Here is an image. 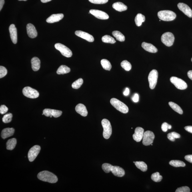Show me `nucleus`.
<instances>
[{
  "label": "nucleus",
  "mask_w": 192,
  "mask_h": 192,
  "mask_svg": "<svg viewBox=\"0 0 192 192\" xmlns=\"http://www.w3.org/2000/svg\"><path fill=\"white\" fill-rule=\"evenodd\" d=\"M130 93V90L128 88H126L125 91H124L123 95L125 96H128L129 95Z\"/></svg>",
  "instance_id": "nucleus-49"
},
{
  "label": "nucleus",
  "mask_w": 192,
  "mask_h": 192,
  "mask_svg": "<svg viewBox=\"0 0 192 192\" xmlns=\"http://www.w3.org/2000/svg\"><path fill=\"white\" fill-rule=\"evenodd\" d=\"M174 40L175 37L173 34L170 32H166L162 36V42L168 47L171 46L173 45Z\"/></svg>",
  "instance_id": "nucleus-5"
},
{
  "label": "nucleus",
  "mask_w": 192,
  "mask_h": 192,
  "mask_svg": "<svg viewBox=\"0 0 192 192\" xmlns=\"http://www.w3.org/2000/svg\"><path fill=\"white\" fill-rule=\"evenodd\" d=\"M184 129L187 131L192 133V126H187L185 127Z\"/></svg>",
  "instance_id": "nucleus-48"
},
{
  "label": "nucleus",
  "mask_w": 192,
  "mask_h": 192,
  "mask_svg": "<svg viewBox=\"0 0 192 192\" xmlns=\"http://www.w3.org/2000/svg\"><path fill=\"white\" fill-rule=\"evenodd\" d=\"M178 7L188 17L192 18V10L187 5L184 3H180L178 4Z\"/></svg>",
  "instance_id": "nucleus-14"
},
{
  "label": "nucleus",
  "mask_w": 192,
  "mask_h": 192,
  "mask_svg": "<svg viewBox=\"0 0 192 192\" xmlns=\"http://www.w3.org/2000/svg\"><path fill=\"white\" fill-rule=\"evenodd\" d=\"M109 0H89L91 2L95 4H104L107 3Z\"/></svg>",
  "instance_id": "nucleus-44"
},
{
  "label": "nucleus",
  "mask_w": 192,
  "mask_h": 192,
  "mask_svg": "<svg viewBox=\"0 0 192 192\" xmlns=\"http://www.w3.org/2000/svg\"><path fill=\"white\" fill-rule=\"evenodd\" d=\"M52 0H41L42 3H46L51 1Z\"/></svg>",
  "instance_id": "nucleus-52"
},
{
  "label": "nucleus",
  "mask_w": 192,
  "mask_h": 192,
  "mask_svg": "<svg viewBox=\"0 0 192 192\" xmlns=\"http://www.w3.org/2000/svg\"><path fill=\"white\" fill-rule=\"evenodd\" d=\"M37 178L41 181L51 183H55L58 181L57 176L47 171L40 172L38 174Z\"/></svg>",
  "instance_id": "nucleus-1"
},
{
  "label": "nucleus",
  "mask_w": 192,
  "mask_h": 192,
  "mask_svg": "<svg viewBox=\"0 0 192 192\" xmlns=\"http://www.w3.org/2000/svg\"><path fill=\"white\" fill-rule=\"evenodd\" d=\"M144 133V130L141 127H137L136 128L135 133L133 135L134 140L137 142H139L143 139Z\"/></svg>",
  "instance_id": "nucleus-17"
},
{
  "label": "nucleus",
  "mask_w": 192,
  "mask_h": 192,
  "mask_svg": "<svg viewBox=\"0 0 192 192\" xmlns=\"http://www.w3.org/2000/svg\"><path fill=\"white\" fill-rule=\"evenodd\" d=\"M135 165L138 169H140L142 171L145 172L147 171V166L143 162H136Z\"/></svg>",
  "instance_id": "nucleus-31"
},
{
  "label": "nucleus",
  "mask_w": 192,
  "mask_h": 192,
  "mask_svg": "<svg viewBox=\"0 0 192 192\" xmlns=\"http://www.w3.org/2000/svg\"><path fill=\"white\" fill-rule=\"evenodd\" d=\"M169 165L174 167H184L185 166V164L183 162L179 160H172L169 163Z\"/></svg>",
  "instance_id": "nucleus-32"
},
{
  "label": "nucleus",
  "mask_w": 192,
  "mask_h": 192,
  "mask_svg": "<svg viewBox=\"0 0 192 192\" xmlns=\"http://www.w3.org/2000/svg\"><path fill=\"white\" fill-rule=\"evenodd\" d=\"M110 170L112 173L116 177H122L125 175L124 170L119 166L111 165Z\"/></svg>",
  "instance_id": "nucleus-15"
},
{
  "label": "nucleus",
  "mask_w": 192,
  "mask_h": 192,
  "mask_svg": "<svg viewBox=\"0 0 192 192\" xmlns=\"http://www.w3.org/2000/svg\"><path fill=\"white\" fill-rule=\"evenodd\" d=\"M169 105L174 111L177 112V113H179L180 114H183V110L177 104L171 101L169 103Z\"/></svg>",
  "instance_id": "nucleus-30"
},
{
  "label": "nucleus",
  "mask_w": 192,
  "mask_h": 192,
  "mask_svg": "<svg viewBox=\"0 0 192 192\" xmlns=\"http://www.w3.org/2000/svg\"><path fill=\"white\" fill-rule=\"evenodd\" d=\"M151 178L152 180L155 182L161 181L163 178L162 176L160 175L158 172L153 173L151 175Z\"/></svg>",
  "instance_id": "nucleus-36"
},
{
  "label": "nucleus",
  "mask_w": 192,
  "mask_h": 192,
  "mask_svg": "<svg viewBox=\"0 0 192 192\" xmlns=\"http://www.w3.org/2000/svg\"><path fill=\"white\" fill-rule=\"evenodd\" d=\"M75 35L78 37L82 38L86 40L89 42H93L94 40V39L93 36L90 35V34L80 30H77L75 32Z\"/></svg>",
  "instance_id": "nucleus-16"
},
{
  "label": "nucleus",
  "mask_w": 192,
  "mask_h": 192,
  "mask_svg": "<svg viewBox=\"0 0 192 192\" xmlns=\"http://www.w3.org/2000/svg\"><path fill=\"white\" fill-rule=\"evenodd\" d=\"M12 114L10 113H8L4 116L2 118V121L5 123H10L12 120Z\"/></svg>",
  "instance_id": "nucleus-39"
},
{
  "label": "nucleus",
  "mask_w": 192,
  "mask_h": 192,
  "mask_svg": "<svg viewBox=\"0 0 192 192\" xmlns=\"http://www.w3.org/2000/svg\"><path fill=\"white\" fill-rule=\"evenodd\" d=\"M64 17L63 14H54L50 16L46 20V22L49 23H53L61 21Z\"/></svg>",
  "instance_id": "nucleus-20"
},
{
  "label": "nucleus",
  "mask_w": 192,
  "mask_h": 192,
  "mask_svg": "<svg viewBox=\"0 0 192 192\" xmlns=\"http://www.w3.org/2000/svg\"><path fill=\"white\" fill-rule=\"evenodd\" d=\"M176 192H190V189L188 187L185 186L178 188L175 191Z\"/></svg>",
  "instance_id": "nucleus-43"
},
{
  "label": "nucleus",
  "mask_w": 192,
  "mask_h": 192,
  "mask_svg": "<svg viewBox=\"0 0 192 192\" xmlns=\"http://www.w3.org/2000/svg\"><path fill=\"white\" fill-rule=\"evenodd\" d=\"M83 83V80L82 78H79L75 81L72 84V87L73 89H78L81 86Z\"/></svg>",
  "instance_id": "nucleus-38"
},
{
  "label": "nucleus",
  "mask_w": 192,
  "mask_h": 192,
  "mask_svg": "<svg viewBox=\"0 0 192 192\" xmlns=\"http://www.w3.org/2000/svg\"><path fill=\"white\" fill-rule=\"evenodd\" d=\"M18 1H27V0H18Z\"/></svg>",
  "instance_id": "nucleus-53"
},
{
  "label": "nucleus",
  "mask_w": 192,
  "mask_h": 192,
  "mask_svg": "<svg viewBox=\"0 0 192 192\" xmlns=\"http://www.w3.org/2000/svg\"><path fill=\"white\" fill-rule=\"evenodd\" d=\"M40 150V147L38 145L34 146L30 149L28 154V158L30 162H33L35 159L39 155Z\"/></svg>",
  "instance_id": "nucleus-11"
},
{
  "label": "nucleus",
  "mask_w": 192,
  "mask_h": 192,
  "mask_svg": "<svg viewBox=\"0 0 192 192\" xmlns=\"http://www.w3.org/2000/svg\"><path fill=\"white\" fill-rule=\"evenodd\" d=\"M76 111L83 117H86L88 115V112L85 106L82 104H78L75 108Z\"/></svg>",
  "instance_id": "nucleus-21"
},
{
  "label": "nucleus",
  "mask_w": 192,
  "mask_h": 192,
  "mask_svg": "<svg viewBox=\"0 0 192 192\" xmlns=\"http://www.w3.org/2000/svg\"><path fill=\"white\" fill-rule=\"evenodd\" d=\"M43 113L47 117H50L51 118L53 117H54L57 118L60 117L62 112L61 111L58 110L45 109L43 110Z\"/></svg>",
  "instance_id": "nucleus-13"
},
{
  "label": "nucleus",
  "mask_w": 192,
  "mask_h": 192,
  "mask_svg": "<svg viewBox=\"0 0 192 192\" xmlns=\"http://www.w3.org/2000/svg\"><path fill=\"white\" fill-rule=\"evenodd\" d=\"M104 129L103 136L106 139H109L112 134V129L110 123L107 119H104L101 121Z\"/></svg>",
  "instance_id": "nucleus-4"
},
{
  "label": "nucleus",
  "mask_w": 192,
  "mask_h": 192,
  "mask_svg": "<svg viewBox=\"0 0 192 192\" xmlns=\"http://www.w3.org/2000/svg\"><path fill=\"white\" fill-rule=\"evenodd\" d=\"M155 136L152 132L146 131L144 133L142 143L144 145L149 146L152 144L155 139Z\"/></svg>",
  "instance_id": "nucleus-10"
},
{
  "label": "nucleus",
  "mask_w": 192,
  "mask_h": 192,
  "mask_svg": "<svg viewBox=\"0 0 192 192\" xmlns=\"http://www.w3.org/2000/svg\"><path fill=\"white\" fill-rule=\"evenodd\" d=\"M112 34L115 37L117 40L120 42L124 41L125 37L120 32L118 31H114L112 33Z\"/></svg>",
  "instance_id": "nucleus-29"
},
{
  "label": "nucleus",
  "mask_w": 192,
  "mask_h": 192,
  "mask_svg": "<svg viewBox=\"0 0 192 192\" xmlns=\"http://www.w3.org/2000/svg\"><path fill=\"white\" fill-rule=\"evenodd\" d=\"M22 91L23 95L29 98H37L39 96V92L37 90L30 87H27L24 88Z\"/></svg>",
  "instance_id": "nucleus-6"
},
{
  "label": "nucleus",
  "mask_w": 192,
  "mask_h": 192,
  "mask_svg": "<svg viewBox=\"0 0 192 192\" xmlns=\"http://www.w3.org/2000/svg\"><path fill=\"white\" fill-rule=\"evenodd\" d=\"M102 41L104 43L114 44L116 41L114 39L113 37L108 35H105L102 37Z\"/></svg>",
  "instance_id": "nucleus-34"
},
{
  "label": "nucleus",
  "mask_w": 192,
  "mask_h": 192,
  "mask_svg": "<svg viewBox=\"0 0 192 192\" xmlns=\"http://www.w3.org/2000/svg\"><path fill=\"white\" fill-rule=\"evenodd\" d=\"M135 162H133V163H135Z\"/></svg>",
  "instance_id": "nucleus-54"
},
{
  "label": "nucleus",
  "mask_w": 192,
  "mask_h": 192,
  "mask_svg": "<svg viewBox=\"0 0 192 192\" xmlns=\"http://www.w3.org/2000/svg\"><path fill=\"white\" fill-rule=\"evenodd\" d=\"M55 48L60 52L62 55L66 57L69 58L72 56V53L69 48L60 43H56Z\"/></svg>",
  "instance_id": "nucleus-9"
},
{
  "label": "nucleus",
  "mask_w": 192,
  "mask_h": 192,
  "mask_svg": "<svg viewBox=\"0 0 192 192\" xmlns=\"http://www.w3.org/2000/svg\"><path fill=\"white\" fill-rule=\"evenodd\" d=\"M40 61L38 58L34 57L31 60L32 69L34 71L39 70L40 67Z\"/></svg>",
  "instance_id": "nucleus-24"
},
{
  "label": "nucleus",
  "mask_w": 192,
  "mask_h": 192,
  "mask_svg": "<svg viewBox=\"0 0 192 192\" xmlns=\"http://www.w3.org/2000/svg\"><path fill=\"white\" fill-rule=\"evenodd\" d=\"M111 104L117 110L123 114H126L129 112V108L125 104L117 99L113 98L110 100Z\"/></svg>",
  "instance_id": "nucleus-3"
},
{
  "label": "nucleus",
  "mask_w": 192,
  "mask_h": 192,
  "mask_svg": "<svg viewBox=\"0 0 192 192\" xmlns=\"http://www.w3.org/2000/svg\"><path fill=\"white\" fill-rule=\"evenodd\" d=\"M170 81L178 89L184 90L187 89V83L183 80L178 78L172 77L170 78Z\"/></svg>",
  "instance_id": "nucleus-8"
},
{
  "label": "nucleus",
  "mask_w": 192,
  "mask_h": 192,
  "mask_svg": "<svg viewBox=\"0 0 192 192\" xmlns=\"http://www.w3.org/2000/svg\"><path fill=\"white\" fill-rule=\"evenodd\" d=\"M17 143V140L15 138L8 140L7 143V149L12 150L15 147Z\"/></svg>",
  "instance_id": "nucleus-28"
},
{
  "label": "nucleus",
  "mask_w": 192,
  "mask_h": 192,
  "mask_svg": "<svg viewBox=\"0 0 192 192\" xmlns=\"http://www.w3.org/2000/svg\"><path fill=\"white\" fill-rule=\"evenodd\" d=\"M8 71L5 67L1 66H0V78H2L5 77L7 75Z\"/></svg>",
  "instance_id": "nucleus-41"
},
{
  "label": "nucleus",
  "mask_w": 192,
  "mask_h": 192,
  "mask_svg": "<svg viewBox=\"0 0 192 192\" xmlns=\"http://www.w3.org/2000/svg\"><path fill=\"white\" fill-rule=\"evenodd\" d=\"M101 64L104 69L106 70H110L112 67L111 64L107 59H102L101 61Z\"/></svg>",
  "instance_id": "nucleus-33"
},
{
  "label": "nucleus",
  "mask_w": 192,
  "mask_h": 192,
  "mask_svg": "<svg viewBox=\"0 0 192 192\" xmlns=\"http://www.w3.org/2000/svg\"><path fill=\"white\" fill-rule=\"evenodd\" d=\"M113 7L116 11L119 12L126 11L127 9V6L120 2H117L114 3L113 5Z\"/></svg>",
  "instance_id": "nucleus-25"
},
{
  "label": "nucleus",
  "mask_w": 192,
  "mask_h": 192,
  "mask_svg": "<svg viewBox=\"0 0 192 192\" xmlns=\"http://www.w3.org/2000/svg\"><path fill=\"white\" fill-rule=\"evenodd\" d=\"M187 75L189 78L192 80V70L189 71L188 72Z\"/></svg>",
  "instance_id": "nucleus-51"
},
{
  "label": "nucleus",
  "mask_w": 192,
  "mask_h": 192,
  "mask_svg": "<svg viewBox=\"0 0 192 192\" xmlns=\"http://www.w3.org/2000/svg\"><path fill=\"white\" fill-rule=\"evenodd\" d=\"M135 22L137 27H140L142 23L145 21V17L144 15L140 13L138 14L135 18Z\"/></svg>",
  "instance_id": "nucleus-26"
},
{
  "label": "nucleus",
  "mask_w": 192,
  "mask_h": 192,
  "mask_svg": "<svg viewBox=\"0 0 192 192\" xmlns=\"http://www.w3.org/2000/svg\"><path fill=\"white\" fill-rule=\"evenodd\" d=\"M158 72L155 69H153L149 73L148 77L149 87L151 89L155 88L157 83L158 78Z\"/></svg>",
  "instance_id": "nucleus-7"
},
{
  "label": "nucleus",
  "mask_w": 192,
  "mask_h": 192,
  "mask_svg": "<svg viewBox=\"0 0 192 192\" xmlns=\"http://www.w3.org/2000/svg\"><path fill=\"white\" fill-rule=\"evenodd\" d=\"M191 61L192 62V59H191Z\"/></svg>",
  "instance_id": "nucleus-55"
},
{
  "label": "nucleus",
  "mask_w": 192,
  "mask_h": 192,
  "mask_svg": "<svg viewBox=\"0 0 192 192\" xmlns=\"http://www.w3.org/2000/svg\"><path fill=\"white\" fill-rule=\"evenodd\" d=\"M167 137L170 141L174 142L175 141V139H179L181 137V136L179 133L173 132L168 134Z\"/></svg>",
  "instance_id": "nucleus-35"
},
{
  "label": "nucleus",
  "mask_w": 192,
  "mask_h": 192,
  "mask_svg": "<svg viewBox=\"0 0 192 192\" xmlns=\"http://www.w3.org/2000/svg\"><path fill=\"white\" fill-rule=\"evenodd\" d=\"M9 31L11 41L15 44L17 43V29L14 24H12L10 26Z\"/></svg>",
  "instance_id": "nucleus-18"
},
{
  "label": "nucleus",
  "mask_w": 192,
  "mask_h": 192,
  "mask_svg": "<svg viewBox=\"0 0 192 192\" xmlns=\"http://www.w3.org/2000/svg\"><path fill=\"white\" fill-rule=\"evenodd\" d=\"M158 16L160 20L168 21H173L177 17L174 12L168 10L159 11L158 13Z\"/></svg>",
  "instance_id": "nucleus-2"
},
{
  "label": "nucleus",
  "mask_w": 192,
  "mask_h": 192,
  "mask_svg": "<svg viewBox=\"0 0 192 192\" xmlns=\"http://www.w3.org/2000/svg\"><path fill=\"white\" fill-rule=\"evenodd\" d=\"M5 3V0H0V11H1Z\"/></svg>",
  "instance_id": "nucleus-50"
},
{
  "label": "nucleus",
  "mask_w": 192,
  "mask_h": 192,
  "mask_svg": "<svg viewBox=\"0 0 192 192\" xmlns=\"http://www.w3.org/2000/svg\"><path fill=\"white\" fill-rule=\"evenodd\" d=\"M132 100L135 103H137L139 101V95L137 94L136 93L132 98Z\"/></svg>",
  "instance_id": "nucleus-46"
},
{
  "label": "nucleus",
  "mask_w": 192,
  "mask_h": 192,
  "mask_svg": "<svg viewBox=\"0 0 192 192\" xmlns=\"http://www.w3.org/2000/svg\"><path fill=\"white\" fill-rule=\"evenodd\" d=\"M8 108L5 105H2L0 107V113L4 114L6 113L8 111Z\"/></svg>",
  "instance_id": "nucleus-45"
},
{
  "label": "nucleus",
  "mask_w": 192,
  "mask_h": 192,
  "mask_svg": "<svg viewBox=\"0 0 192 192\" xmlns=\"http://www.w3.org/2000/svg\"><path fill=\"white\" fill-rule=\"evenodd\" d=\"M142 46L143 49L149 53H157L158 50L156 47L151 43L143 42L142 44Z\"/></svg>",
  "instance_id": "nucleus-22"
},
{
  "label": "nucleus",
  "mask_w": 192,
  "mask_h": 192,
  "mask_svg": "<svg viewBox=\"0 0 192 192\" xmlns=\"http://www.w3.org/2000/svg\"><path fill=\"white\" fill-rule=\"evenodd\" d=\"M171 126L169 125L167 123H164L162 125L161 129L164 132H167L168 130L171 129Z\"/></svg>",
  "instance_id": "nucleus-42"
},
{
  "label": "nucleus",
  "mask_w": 192,
  "mask_h": 192,
  "mask_svg": "<svg viewBox=\"0 0 192 192\" xmlns=\"http://www.w3.org/2000/svg\"><path fill=\"white\" fill-rule=\"evenodd\" d=\"M121 67L126 71H129L131 69V64L127 60L122 61L121 63Z\"/></svg>",
  "instance_id": "nucleus-37"
},
{
  "label": "nucleus",
  "mask_w": 192,
  "mask_h": 192,
  "mask_svg": "<svg viewBox=\"0 0 192 192\" xmlns=\"http://www.w3.org/2000/svg\"><path fill=\"white\" fill-rule=\"evenodd\" d=\"M111 165L109 163H104L102 166V168L104 171L106 173H109L110 172V167Z\"/></svg>",
  "instance_id": "nucleus-40"
},
{
  "label": "nucleus",
  "mask_w": 192,
  "mask_h": 192,
  "mask_svg": "<svg viewBox=\"0 0 192 192\" xmlns=\"http://www.w3.org/2000/svg\"><path fill=\"white\" fill-rule=\"evenodd\" d=\"M71 69L65 65H61L59 67L57 71L58 75H63L70 72Z\"/></svg>",
  "instance_id": "nucleus-27"
},
{
  "label": "nucleus",
  "mask_w": 192,
  "mask_h": 192,
  "mask_svg": "<svg viewBox=\"0 0 192 192\" xmlns=\"http://www.w3.org/2000/svg\"><path fill=\"white\" fill-rule=\"evenodd\" d=\"M15 130L13 128H7L3 129L2 132L1 136L2 139H5L11 136L14 135Z\"/></svg>",
  "instance_id": "nucleus-23"
},
{
  "label": "nucleus",
  "mask_w": 192,
  "mask_h": 192,
  "mask_svg": "<svg viewBox=\"0 0 192 192\" xmlns=\"http://www.w3.org/2000/svg\"><path fill=\"white\" fill-rule=\"evenodd\" d=\"M89 13L97 18L101 20H107L109 18V16L105 12L98 10L91 9Z\"/></svg>",
  "instance_id": "nucleus-12"
},
{
  "label": "nucleus",
  "mask_w": 192,
  "mask_h": 192,
  "mask_svg": "<svg viewBox=\"0 0 192 192\" xmlns=\"http://www.w3.org/2000/svg\"><path fill=\"white\" fill-rule=\"evenodd\" d=\"M185 159L186 161L192 163V155H186L185 157Z\"/></svg>",
  "instance_id": "nucleus-47"
},
{
  "label": "nucleus",
  "mask_w": 192,
  "mask_h": 192,
  "mask_svg": "<svg viewBox=\"0 0 192 192\" xmlns=\"http://www.w3.org/2000/svg\"><path fill=\"white\" fill-rule=\"evenodd\" d=\"M27 32L29 37L33 39L37 37V33L34 26L31 24H28L27 26Z\"/></svg>",
  "instance_id": "nucleus-19"
}]
</instances>
